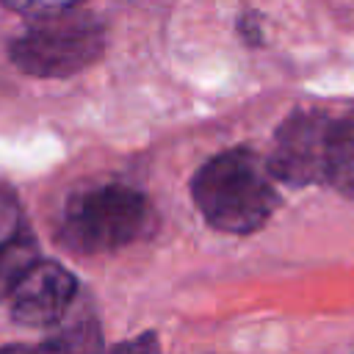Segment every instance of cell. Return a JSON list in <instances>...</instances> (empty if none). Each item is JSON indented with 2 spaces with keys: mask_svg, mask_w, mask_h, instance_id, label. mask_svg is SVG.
Instances as JSON below:
<instances>
[{
  "mask_svg": "<svg viewBox=\"0 0 354 354\" xmlns=\"http://www.w3.org/2000/svg\"><path fill=\"white\" fill-rule=\"evenodd\" d=\"M191 194L207 224L230 235L260 230L279 207L266 160L243 147L210 158L194 174Z\"/></svg>",
  "mask_w": 354,
  "mask_h": 354,
  "instance_id": "6da1fadb",
  "label": "cell"
},
{
  "mask_svg": "<svg viewBox=\"0 0 354 354\" xmlns=\"http://www.w3.org/2000/svg\"><path fill=\"white\" fill-rule=\"evenodd\" d=\"M152 224L155 213L141 191L122 183H105L66 202L58 241L77 254H100L144 238Z\"/></svg>",
  "mask_w": 354,
  "mask_h": 354,
  "instance_id": "7a4b0ae2",
  "label": "cell"
},
{
  "mask_svg": "<svg viewBox=\"0 0 354 354\" xmlns=\"http://www.w3.org/2000/svg\"><path fill=\"white\" fill-rule=\"evenodd\" d=\"M105 50V28L83 8L33 22L8 44L11 64L30 77H69L91 66Z\"/></svg>",
  "mask_w": 354,
  "mask_h": 354,
  "instance_id": "3957f363",
  "label": "cell"
},
{
  "mask_svg": "<svg viewBox=\"0 0 354 354\" xmlns=\"http://www.w3.org/2000/svg\"><path fill=\"white\" fill-rule=\"evenodd\" d=\"M335 119L321 111L290 113L274 138V152L266 160L271 177L290 185L329 183V147Z\"/></svg>",
  "mask_w": 354,
  "mask_h": 354,
  "instance_id": "277c9868",
  "label": "cell"
},
{
  "mask_svg": "<svg viewBox=\"0 0 354 354\" xmlns=\"http://www.w3.org/2000/svg\"><path fill=\"white\" fill-rule=\"evenodd\" d=\"M77 296V279L55 260H39L8 296V313L22 326H55Z\"/></svg>",
  "mask_w": 354,
  "mask_h": 354,
  "instance_id": "5b68a950",
  "label": "cell"
},
{
  "mask_svg": "<svg viewBox=\"0 0 354 354\" xmlns=\"http://www.w3.org/2000/svg\"><path fill=\"white\" fill-rule=\"evenodd\" d=\"M39 263V243L25 224L17 191L0 183V301L8 299L17 282Z\"/></svg>",
  "mask_w": 354,
  "mask_h": 354,
  "instance_id": "8992f818",
  "label": "cell"
},
{
  "mask_svg": "<svg viewBox=\"0 0 354 354\" xmlns=\"http://www.w3.org/2000/svg\"><path fill=\"white\" fill-rule=\"evenodd\" d=\"M44 346L53 354H100L102 348V332L91 310L80 313H66L58 324L55 332L44 340Z\"/></svg>",
  "mask_w": 354,
  "mask_h": 354,
  "instance_id": "52a82bcc",
  "label": "cell"
},
{
  "mask_svg": "<svg viewBox=\"0 0 354 354\" xmlns=\"http://www.w3.org/2000/svg\"><path fill=\"white\" fill-rule=\"evenodd\" d=\"M329 185L354 196V111L335 119L329 147Z\"/></svg>",
  "mask_w": 354,
  "mask_h": 354,
  "instance_id": "ba28073f",
  "label": "cell"
},
{
  "mask_svg": "<svg viewBox=\"0 0 354 354\" xmlns=\"http://www.w3.org/2000/svg\"><path fill=\"white\" fill-rule=\"evenodd\" d=\"M3 8L8 11H17L33 22H41V19H53V17H61L72 8H77L75 3H3Z\"/></svg>",
  "mask_w": 354,
  "mask_h": 354,
  "instance_id": "9c48e42d",
  "label": "cell"
},
{
  "mask_svg": "<svg viewBox=\"0 0 354 354\" xmlns=\"http://www.w3.org/2000/svg\"><path fill=\"white\" fill-rule=\"evenodd\" d=\"M105 354H160V343H158V335L155 332H144V335H138L133 340L116 343Z\"/></svg>",
  "mask_w": 354,
  "mask_h": 354,
  "instance_id": "30bf717a",
  "label": "cell"
},
{
  "mask_svg": "<svg viewBox=\"0 0 354 354\" xmlns=\"http://www.w3.org/2000/svg\"><path fill=\"white\" fill-rule=\"evenodd\" d=\"M238 30H241V36H243L252 47H257V44L263 41V30H260V25H257V17H254V14H243V17L238 19Z\"/></svg>",
  "mask_w": 354,
  "mask_h": 354,
  "instance_id": "8fae6325",
  "label": "cell"
},
{
  "mask_svg": "<svg viewBox=\"0 0 354 354\" xmlns=\"http://www.w3.org/2000/svg\"><path fill=\"white\" fill-rule=\"evenodd\" d=\"M0 354H53L44 343H8V346H0Z\"/></svg>",
  "mask_w": 354,
  "mask_h": 354,
  "instance_id": "7c38bea8",
  "label": "cell"
}]
</instances>
